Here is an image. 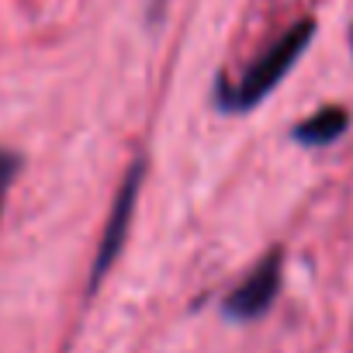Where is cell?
<instances>
[{"label": "cell", "instance_id": "6da1fadb", "mask_svg": "<svg viewBox=\"0 0 353 353\" xmlns=\"http://www.w3.org/2000/svg\"><path fill=\"white\" fill-rule=\"evenodd\" d=\"M315 39V21L312 18H301L294 21L274 46H267L246 70L239 80H229V77H219L215 80V108L225 111V114H243V111H253L263 97H270L281 80L294 70V63L301 59V52L308 49V42Z\"/></svg>", "mask_w": 353, "mask_h": 353}, {"label": "cell", "instance_id": "3957f363", "mask_svg": "<svg viewBox=\"0 0 353 353\" xmlns=\"http://www.w3.org/2000/svg\"><path fill=\"white\" fill-rule=\"evenodd\" d=\"M281 277H284V253L270 250L222 301V315L229 322H256L270 312V305L281 294Z\"/></svg>", "mask_w": 353, "mask_h": 353}, {"label": "cell", "instance_id": "277c9868", "mask_svg": "<svg viewBox=\"0 0 353 353\" xmlns=\"http://www.w3.org/2000/svg\"><path fill=\"white\" fill-rule=\"evenodd\" d=\"M350 128V114L336 104L329 108H319L315 114H308L305 121H298L291 128V139L298 145H308V149H322V145H332L336 139H343V132Z\"/></svg>", "mask_w": 353, "mask_h": 353}, {"label": "cell", "instance_id": "7a4b0ae2", "mask_svg": "<svg viewBox=\"0 0 353 353\" xmlns=\"http://www.w3.org/2000/svg\"><path fill=\"white\" fill-rule=\"evenodd\" d=\"M142 181H145V159H132L125 181L111 201V212H108V225H104V236H101V246H97V256H94V267H90V291H97V284L104 281V274L114 267L118 253L125 250V239H128V229H132V219H135V205H139V191H142Z\"/></svg>", "mask_w": 353, "mask_h": 353}, {"label": "cell", "instance_id": "5b68a950", "mask_svg": "<svg viewBox=\"0 0 353 353\" xmlns=\"http://www.w3.org/2000/svg\"><path fill=\"white\" fill-rule=\"evenodd\" d=\"M21 166H25L21 152H14V149H8V145H0V212H4L8 191H11V184L18 181Z\"/></svg>", "mask_w": 353, "mask_h": 353}, {"label": "cell", "instance_id": "8992f818", "mask_svg": "<svg viewBox=\"0 0 353 353\" xmlns=\"http://www.w3.org/2000/svg\"><path fill=\"white\" fill-rule=\"evenodd\" d=\"M350 49H353V28H350Z\"/></svg>", "mask_w": 353, "mask_h": 353}]
</instances>
